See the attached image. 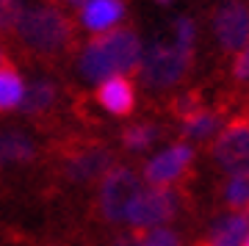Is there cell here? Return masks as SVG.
<instances>
[{"instance_id": "cell-4", "label": "cell", "mask_w": 249, "mask_h": 246, "mask_svg": "<svg viewBox=\"0 0 249 246\" xmlns=\"http://www.w3.org/2000/svg\"><path fill=\"white\" fill-rule=\"evenodd\" d=\"M39 136L42 133L25 124H0V188H42L47 141Z\"/></svg>"}, {"instance_id": "cell-23", "label": "cell", "mask_w": 249, "mask_h": 246, "mask_svg": "<svg viewBox=\"0 0 249 246\" xmlns=\"http://www.w3.org/2000/svg\"><path fill=\"white\" fill-rule=\"evenodd\" d=\"M11 9H14V3H11V6H6V3H0V34H3V31H6V25H9Z\"/></svg>"}, {"instance_id": "cell-22", "label": "cell", "mask_w": 249, "mask_h": 246, "mask_svg": "<svg viewBox=\"0 0 249 246\" xmlns=\"http://www.w3.org/2000/svg\"><path fill=\"white\" fill-rule=\"evenodd\" d=\"M36 246H89V235L70 232V235H61V238H47V241H39Z\"/></svg>"}, {"instance_id": "cell-10", "label": "cell", "mask_w": 249, "mask_h": 246, "mask_svg": "<svg viewBox=\"0 0 249 246\" xmlns=\"http://www.w3.org/2000/svg\"><path fill=\"white\" fill-rule=\"evenodd\" d=\"M213 36L224 53H238L249 42V6L244 0H224L213 11Z\"/></svg>"}, {"instance_id": "cell-18", "label": "cell", "mask_w": 249, "mask_h": 246, "mask_svg": "<svg viewBox=\"0 0 249 246\" xmlns=\"http://www.w3.org/2000/svg\"><path fill=\"white\" fill-rule=\"evenodd\" d=\"M89 246H142V232L130 227L100 229L97 235H89Z\"/></svg>"}, {"instance_id": "cell-24", "label": "cell", "mask_w": 249, "mask_h": 246, "mask_svg": "<svg viewBox=\"0 0 249 246\" xmlns=\"http://www.w3.org/2000/svg\"><path fill=\"white\" fill-rule=\"evenodd\" d=\"M53 6H70V9H83L89 0H50Z\"/></svg>"}, {"instance_id": "cell-3", "label": "cell", "mask_w": 249, "mask_h": 246, "mask_svg": "<svg viewBox=\"0 0 249 246\" xmlns=\"http://www.w3.org/2000/svg\"><path fill=\"white\" fill-rule=\"evenodd\" d=\"M142 61V39L130 25L108 28L103 34H94L80 47L78 72L83 80L100 83L111 75H136Z\"/></svg>"}, {"instance_id": "cell-21", "label": "cell", "mask_w": 249, "mask_h": 246, "mask_svg": "<svg viewBox=\"0 0 249 246\" xmlns=\"http://www.w3.org/2000/svg\"><path fill=\"white\" fill-rule=\"evenodd\" d=\"M172 34H175V42L186 44V47H194L196 28H194V22H191L188 17H180L178 22H175V28H172Z\"/></svg>"}, {"instance_id": "cell-1", "label": "cell", "mask_w": 249, "mask_h": 246, "mask_svg": "<svg viewBox=\"0 0 249 246\" xmlns=\"http://www.w3.org/2000/svg\"><path fill=\"white\" fill-rule=\"evenodd\" d=\"M116 163V152L106 139L80 130H64L47 139L45 175L39 193L47 199L80 196L100 183V177Z\"/></svg>"}, {"instance_id": "cell-20", "label": "cell", "mask_w": 249, "mask_h": 246, "mask_svg": "<svg viewBox=\"0 0 249 246\" xmlns=\"http://www.w3.org/2000/svg\"><path fill=\"white\" fill-rule=\"evenodd\" d=\"M230 78L235 83H249V42L241 47L238 53H232V64H230Z\"/></svg>"}, {"instance_id": "cell-25", "label": "cell", "mask_w": 249, "mask_h": 246, "mask_svg": "<svg viewBox=\"0 0 249 246\" xmlns=\"http://www.w3.org/2000/svg\"><path fill=\"white\" fill-rule=\"evenodd\" d=\"M11 61V55H9V50H6V44L0 42V67H3V64H9Z\"/></svg>"}, {"instance_id": "cell-19", "label": "cell", "mask_w": 249, "mask_h": 246, "mask_svg": "<svg viewBox=\"0 0 249 246\" xmlns=\"http://www.w3.org/2000/svg\"><path fill=\"white\" fill-rule=\"evenodd\" d=\"M142 246H186V238L180 229L172 227H155L142 232Z\"/></svg>"}, {"instance_id": "cell-5", "label": "cell", "mask_w": 249, "mask_h": 246, "mask_svg": "<svg viewBox=\"0 0 249 246\" xmlns=\"http://www.w3.org/2000/svg\"><path fill=\"white\" fill-rule=\"evenodd\" d=\"M139 193H142L139 172L133 166L116 160L114 166L100 177V183L94 185V193L89 199V221L97 229L122 227L127 208L133 205Z\"/></svg>"}, {"instance_id": "cell-13", "label": "cell", "mask_w": 249, "mask_h": 246, "mask_svg": "<svg viewBox=\"0 0 249 246\" xmlns=\"http://www.w3.org/2000/svg\"><path fill=\"white\" fill-rule=\"evenodd\" d=\"M219 208L232 216H249V177H227L216 188Z\"/></svg>"}, {"instance_id": "cell-12", "label": "cell", "mask_w": 249, "mask_h": 246, "mask_svg": "<svg viewBox=\"0 0 249 246\" xmlns=\"http://www.w3.org/2000/svg\"><path fill=\"white\" fill-rule=\"evenodd\" d=\"M124 14V0H89L80 9V25L86 31L103 34L108 28H114Z\"/></svg>"}, {"instance_id": "cell-14", "label": "cell", "mask_w": 249, "mask_h": 246, "mask_svg": "<svg viewBox=\"0 0 249 246\" xmlns=\"http://www.w3.org/2000/svg\"><path fill=\"white\" fill-rule=\"evenodd\" d=\"M247 232H249V216L224 213L222 219H216L211 232L205 235V244L208 246H241Z\"/></svg>"}, {"instance_id": "cell-16", "label": "cell", "mask_w": 249, "mask_h": 246, "mask_svg": "<svg viewBox=\"0 0 249 246\" xmlns=\"http://www.w3.org/2000/svg\"><path fill=\"white\" fill-rule=\"evenodd\" d=\"M163 136V127L155 122H133L119 133V144L127 152H144Z\"/></svg>"}, {"instance_id": "cell-11", "label": "cell", "mask_w": 249, "mask_h": 246, "mask_svg": "<svg viewBox=\"0 0 249 246\" xmlns=\"http://www.w3.org/2000/svg\"><path fill=\"white\" fill-rule=\"evenodd\" d=\"M94 103L111 116H130L136 111V86L127 75H111L100 80L94 91Z\"/></svg>"}, {"instance_id": "cell-28", "label": "cell", "mask_w": 249, "mask_h": 246, "mask_svg": "<svg viewBox=\"0 0 249 246\" xmlns=\"http://www.w3.org/2000/svg\"><path fill=\"white\" fill-rule=\"evenodd\" d=\"M158 3H163V6H166V3H172V0H158Z\"/></svg>"}, {"instance_id": "cell-27", "label": "cell", "mask_w": 249, "mask_h": 246, "mask_svg": "<svg viewBox=\"0 0 249 246\" xmlns=\"http://www.w3.org/2000/svg\"><path fill=\"white\" fill-rule=\"evenodd\" d=\"M0 3H6V6H11V3H14V0H0Z\"/></svg>"}, {"instance_id": "cell-9", "label": "cell", "mask_w": 249, "mask_h": 246, "mask_svg": "<svg viewBox=\"0 0 249 246\" xmlns=\"http://www.w3.org/2000/svg\"><path fill=\"white\" fill-rule=\"evenodd\" d=\"M194 180V147L178 141L144 163V183L150 188H188Z\"/></svg>"}, {"instance_id": "cell-26", "label": "cell", "mask_w": 249, "mask_h": 246, "mask_svg": "<svg viewBox=\"0 0 249 246\" xmlns=\"http://www.w3.org/2000/svg\"><path fill=\"white\" fill-rule=\"evenodd\" d=\"M241 246H249V232L244 235V241H241Z\"/></svg>"}, {"instance_id": "cell-2", "label": "cell", "mask_w": 249, "mask_h": 246, "mask_svg": "<svg viewBox=\"0 0 249 246\" xmlns=\"http://www.w3.org/2000/svg\"><path fill=\"white\" fill-rule=\"evenodd\" d=\"M3 34L17 44V50L42 67H61L80 50L78 28L61 9L50 3L14 6Z\"/></svg>"}, {"instance_id": "cell-7", "label": "cell", "mask_w": 249, "mask_h": 246, "mask_svg": "<svg viewBox=\"0 0 249 246\" xmlns=\"http://www.w3.org/2000/svg\"><path fill=\"white\" fill-rule=\"evenodd\" d=\"M183 208H191V191L188 188H147L127 208L124 224L136 232H147L155 227H169L180 219Z\"/></svg>"}, {"instance_id": "cell-6", "label": "cell", "mask_w": 249, "mask_h": 246, "mask_svg": "<svg viewBox=\"0 0 249 246\" xmlns=\"http://www.w3.org/2000/svg\"><path fill=\"white\" fill-rule=\"evenodd\" d=\"M194 70V47L180 42H152L150 50H142L139 80L147 91H169L180 86Z\"/></svg>"}, {"instance_id": "cell-17", "label": "cell", "mask_w": 249, "mask_h": 246, "mask_svg": "<svg viewBox=\"0 0 249 246\" xmlns=\"http://www.w3.org/2000/svg\"><path fill=\"white\" fill-rule=\"evenodd\" d=\"M202 108H205L202 88H186V91H180V94L169 97V103H166V111H169V116H172V119H178V122L188 119L191 114L202 111Z\"/></svg>"}, {"instance_id": "cell-15", "label": "cell", "mask_w": 249, "mask_h": 246, "mask_svg": "<svg viewBox=\"0 0 249 246\" xmlns=\"http://www.w3.org/2000/svg\"><path fill=\"white\" fill-rule=\"evenodd\" d=\"M22 94H25V80L17 72L14 61L3 64L0 67V114L17 111L22 103Z\"/></svg>"}, {"instance_id": "cell-8", "label": "cell", "mask_w": 249, "mask_h": 246, "mask_svg": "<svg viewBox=\"0 0 249 246\" xmlns=\"http://www.w3.org/2000/svg\"><path fill=\"white\" fill-rule=\"evenodd\" d=\"M211 158L230 177H249V94L211 141Z\"/></svg>"}]
</instances>
